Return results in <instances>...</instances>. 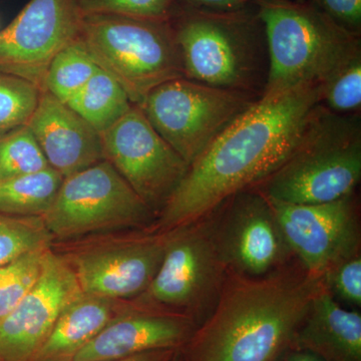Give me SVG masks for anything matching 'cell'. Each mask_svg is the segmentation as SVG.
Segmentation results:
<instances>
[{
    "label": "cell",
    "mask_w": 361,
    "mask_h": 361,
    "mask_svg": "<svg viewBox=\"0 0 361 361\" xmlns=\"http://www.w3.org/2000/svg\"><path fill=\"white\" fill-rule=\"evenodd\" d=\"M322 87L261 97L189 166L152 229L171 231L197 222L269 177L290 155L322 101Z\"/></svg>",
    "instance_id": "1"
},
{
    "label": "cell",
    "mask_w": 361,
    "mask_h": 361,
    "mask_svg": "<svg viewBox=\"0 0 361 361\" xmlns=\"http://www.w3.org/2000/svg\"><path fill=\"white\" fill-rule=\"evenodd\" d=\"M322 285L300 264L261 277L228 271L208 316L180 348L184 361H277Z\"/></svg>",
    "instance_id": "2"
},
{
    "label": "cell",
    "mask_w": 361,
    "mask_h": 361,
    "mask_svg": "<svg viewBox=\"0 0 361 361\" xmlns=\"http://www.w3.org/2000/svg\"><path fill=\"white\" fill-rule=\"evenodd\" d=\"M185 78L262 97L269 59L264 25L255 4L213 11L180 4L171 20Z\"/></svg>",
    "instance_id": "3"
},
{
    "label": "cell",
    "mask_w": 361,
    "mask_h": 361,
    "mask_svg": "<svg viewBox=\"0 0 361 361\" xmlns=\"http://www.w3.org/2000/svg\"><path fill=\"white\" fill-rule=\"evenodd\" d=\"M253 1L264 25L269 59L263 96L324 85L361 56L360 35L342 28L308 0Z\"/></svg>",
    "instance_id": "4"
},
{
    "label": "cell",
    "mask_w": 361,
    "mask_h": 361,
    "mask_svg": "<svg viewBox=\"0 0 361 361\" xmlns=\"http://www.w3.org/2000/svg\"><path fill=\"white\" fill-rule=\"evenodd\" d=\"M361 179V121L318 104L284 163L254 189L269 200L322 204L355 193Z\"/></svg>",
    "instance_id": "5"
},
{
    "label": "cell",
    "mask_w": 361,
    "mask_h": 361,
    "mask_svg": "<svg viewBox=\"0 0 361 361\" xmlns=\"http://www.w3.org/2000/svg\"><path fill=\"white\" fill-rule=\"evenodd\" d=\"M80 37L99 68L122 85L135 106H141L158 85L185 77L171 20L82 16Z\"/></svg>",
    "instance_id": "6"
},
{
    "label": "cell",
    "mask_w": 361,
    "mask_h": 361,
    "mask_svg": "<svg viewBox=\"0 0 361 361\" xmlns=\"http://www.w3.org/2000/svg\"><path fill=\"white\" fill-rule=\"evenodd\" d=\"M227 273L210 214L172 230L155 277L130 303L140 310L186 316L199 325L213 310Z\"/></svg>",
    "instance_id": "7"
},
{
    "label": "cell",
    "mask_w": 361,
    "mask_h": 361,
    "mask_svg": "<svg viewBox=\"0 0 361 361\" xmlns=\"http://www.w3.org/2000/svg\"><path fill=\"white\" fill-rule=\"evenodd\" d=\"M42 219L54 243L151 229L156 215L110 161L103 160L65 178Z\"/></svg>",
    "instance_id": "8"
},
{
    "label": "cell",
    "mask_w": 361,
    "mask_h": 361,
    "mask_svg": "<svg viewBox=\"0 0 361 361\" xmlns=\"http://www.w3.org/2000/svg\"><path fill=\"white\" fill-rule=\"evenodd\" d=\"M260 97L184 77L158 85L140 108L156 132L190 166Z\"/></svg>",
    "instance_id": "9"
},
{
    "label": "cell",
    "mask_w": 361,
    "mask_h": 361,
    "mask_svg": "<svg viewBox=\"0 0 361 361\" xmlns=\"http://www.w3.org/2000/svg\"><path fill=\"white\" fill-rule=\"evenodd\" d=\"M171 231L147 229L123 237H104L61 254L82 293L127 301L148 288L164 258Z\"/></svg>",
    "instance_id": "10"
},
{
    "label": "cell",
    "mask_w": 361,
    "mask_h": 361,
    "mask_svg": "<svg viewBox=\"0 0 361 361\" xmlns=\"http://www.w3.org/2000/svg\"><path fill=\"white\" fill-rule=\"evenodd\" d=\"M101 137L104 160L110 161L157 218L189 165L135 104Z\"/></svg>",
    "instance_id": "11"
},
{
    "label": "cell",
    "mask_w": 361,
    "mask_h": 361,
    "mask_svg": "<svg viewBox=\"0 0 361 361\" xmlns=\"http://www.w3.org/2000/svg\"><path fill=\"white\" fill-rule=\"evenodd\" d=\"M211 214L228 271L265 276L293 256L269 200L254 188L234 195Z\"/></svg>",
    "instance_id": "12"
},
{
    "label": "cell",
    "mask_w": 361,
    "mask_h": 361,
    "mask_svg": "<svg viewBox=\"0 0 361 361\" xmlns=\"http://www.w3.org/2000/svg\"><path fill=\"white\" fill-rule=\"evenodd\" d=\"M269 202L292 255L310 274L322 277L337 263L360 253L353 194L322 204Z\"/></svg>",
    "instance_id": "13"
},
{
    "label": "cell",
    "mask_w": 361,
    "mask_h": 361,
    "mask_svg": "<svg viewBox=\"0 0 361 361\" xmlns=\"http://www.w3.org/2000/svg\"><path fill=\"white\" fill-rule=\"evenodd\" d=\"M82 20L75 0H30L0 32V73L44 90L49 63L80 37Z\"/></svg>",
    "instance_id": "14"
},
{
    "label": "cell",
    "mask_w": 361,
    "mask_h": 361,
    "mask_svg": "<svg viewBox=\"0 0 361 361\" xmlns=\"http://www.w3.org/2000/svg\"><path fill=\"white\" fill-rule=\"evenodd\" d=\"M80 294L73 268L49 249L37 283L0 322V361H32L59 316Z\"/></svg>",
    "instance_id": "15"
},
{
    "label": "cell",
    "mask_w": 361,
    "mask_h": 361,
    "mask_svg": "<svg viewBox=\"0 0 361 361\" xmlns=\"http://www.w3.org/2000/svg\"><path fill=\"white\" fill-rule=\"evenodd\" d=\"M197 326L186 316L140 310L130 304L71 361H115L152 350L180 349Z\"/></svg>",
    "instance_id": "16"
},
{
    "label": "cell",
    "mask_w": 361,
    "mask_h": 361,
    "mask_svg": "<svg viewBox=\"0 0 361 361\" xmlns=\"http://www.w3.org/2000/svg\"><path fill=\"white\" fill-rule=\"evenodd\" d=\"M27 127L49 167L63 178L104 160L101 134L66 103L42 90Z\"/></svg>",
    "instance_id": "17"
},
{
    "label": "cell",
    "mask_w": 361,
    "mask_h": 361,
    "mask_svg": "<svg viewBox=\"0 0 361 361\" xmlns=\"http://www.w3.org/2000/svg\"><path fill=\"white\" fill-rule=\"evenodd\" d=\"M291 348L322 361H361V314L337 302L324 285L315 294Z\"/></svg>",
    "instance_id": "18"
},
{
    "label": "cell",
    "mask_w": 361,
    "mask_h": 361,
    "mask_svg": "<svg viewBox=\"0 0 361 361\" xmlns=\"http://www.w3.org/2000/svg\"><path fill=\"white\" fill-rule=\"evenodd\" d=\"M130 307L128 301L80 294L59 316L32 361H71L109 323Z\"/></svg>",
    "instance_id": "19"
},
{
    "label": "cell",
    "mask_w": 361,
    "mask_h": 361,
    "mask_svg": "<svg viewBox=\"0 0 361 361\" xmlns=\"http://www.w3.org/2000/svg\"><path fill=\"white\" fill-rule=\"evenodd\" d=\"M66 104L99 134L110 129L134 106L122 85L102 68Z\"/></svg>",
    "instance_id": "20"
},
{
    "label": "cell",
    "mask_w": 361,
    "mask_h": 361,
    "mask_svg": "<svg viewBox=\"0 0 361 361\" xmlns=\"http://www.w3.org/2000/svg\"><path fill=\"white\" fill-rule=\"evenodd\" d=\"M63 177L49 167L0 182V213L14 217H42L56 200Z\"/></svg>",
    "instance_id": "21"
},
{
    "label": "cell",
    "mask_w": 361,
    "mask_h": 361,
    "mask_svg": "<svg viewBox=\"0 0 361 361\" xmlns=\"http://www.w3.org/2000/svg\"><path fill=\"white\" fill-rule=\"evenodd\" d=\"M99 68L78 37L52 59L45 75L44 90L68 103Z\"/></svg>",
    "instance_id": "22"
},
{
    "label": "cell",
    "mask_w": 361,
    "mask_h": 361,
    "mask_svg": "<svg viewBox=\"0 0 361 361\" xmlns=\"http://www.w3.org/2000/svg\"><path fill=\"white\" fill-rule=\"evenodd\" d=\"M51 248L26 252L0 265V322L16 310L37 283Z\"/></svg>",
    "instance_id": "23"
},
{
    "label": "cell",
    "mask_w": 361,
    "mask_h": 361,
    "mask_svg": "<svg viewBox=\"0 0 361 361\" xmlns=\"http://www.w3.org/2000/svg\"><path fill=\"white\" fill-rule=\"evenodd\" d=\"M47 168L49 163L27 125L0 137V182Z\"/></svg>",
    "instance_id": "24"
},
{
    "label": "cell",
    "mask_w": 361,
    "mask_h": 361,
    "mask_svg": "<svg viewBox=\"0 0 361 361\" xmlns=\"http://www.w3.org/2000/svg\"><path fill=\"white\" fill-rule=\"evenodd\" d=\"M51 244L42 217H14L0 213V265Z\"/></svg>",
    "instance_id": "25"
},
{
    "label": "cell",
    "mask_w": 361,
    "mask_h": 361,
    "mask_svg": "<svg viewBox=\"0 0 361 361\" xmlns=\"http://www.w3.org/2000/svg\"><path fill=\"white\" fill-rule=\"evenodd\" d=\"M42 90L32 82L0 73V137L27 123Z\"/></svg>",
    "instance_id": "26"
},
{
    "label": "cell",
    "mask_w": 361,
    "mask_h": 361,
    "mask_svg": "<svg viewBox=\"0 0 361 361\" xmlns=\"http://www.w3.org/2000/svg\"><path fill=\"white\" fill-rule=\"evenodd\" d=\"M320 104L337 115L360 114L361 56L342 66L323 85Z\"/></svg>",
    "instance_id": "27"
},
{
    "label": "cell",
    "mask_w": 361,
    "mask_h": 361,
    "mask_svg": "<svg viewBox=\"0 0 361 361\" xmlns=\"http://www.w3.org/2000/svg\"><path fill=\"white\" fill-rule=\"evenodd\" d=\"M82 16L120 14L151 20H170L179 11L180 0H75Z\"/></svg>",
    "instance_id": "28"
},
{
    "label": "cell",
    "mask_w": 361,
    "mask_h": 361,
    "mask_svg": "<svg viewBox=\"0 0 361 361\" xmlns=\"http://www.w3.org/2000/svg\"><path fill=\"white\" fill-rule=\"evenodd\" d=\"M323 285L332 297L349 306H361L360 254L344 259L322 277Z\"/></svg>",
    "instance_id": "29"
},
{
    "label": "cell",
    "mask_w": 361,
    "mask_h": 361,
    "mask_svg": "<svg viewBox=\"0 0 361 361\" xmlns=\"http://www.w3.org/2000/svg\"><path fill=\"white\" fill-rule=\"evenodd\" d=\"M348 32L360 35L361 0H308Z\"/></svg>",
    "instance_id": "30"
},
{
    "label": "cell",
    "mask_w": 361,
    "mask_h": 361,
    "mask_svg": "<svg viewBox=\"0 0 361 361\" xmlns=\"http://www.w3.org/2000/svg\"><path fill=\"white\" fill-rule=\"evenodd\" d=\"M186 6L213 11H236L253 4V0H180Z\"/></svg>",
    "instance_id": "31"
},
{
    "label": "cell",
    "mask_w": 361,
    "mask_h": 361,
    "mask_svg": "<svg viewBox=\"0 0 361 361\" xmlns=\"http://www.w3.org/2000/svg\"><path fill=\"white\" fill-rule=\"evenodd\" d=\"M179 349H160V350H152L148 353H140V355L123 358V360L115 361H170L174 356L176 351Z\"/></svg>",
    "instance_id": "32"
},
{
    "label": "cell",
    "mask_w": 361,
    "mask_h": 361,
    "mask_svg": "<svg viewBox=\"0 0 361 361\" xmlns=\"http://www.w3.org/2000/svg\"><path fill=\"white\" fill-rule=\"evenodd\" d=\"M287 361H322L317 356L308 351L294 350L293 355L289 356Z\"/></svg>",
    "instance_id": "33"
},
{
    "label": "cell",
    "mask_w": 361,
    "mask_h": 361,
    "mask_svg": "<svg viewBox=\"0 0 361 361\" xmlns=\"http://www.w3.org/2000/svg\"><path fill=\"white\" fill-rule=\"evenodd\" d=\"M170 361H184V360H183L182 351H180V349L176 351L174 356H173L172 360Z\"/></svg>",
    "instance_id": "34"
},
{
    "label": "cell",
    "mask_w": 361,
    "mask_h": 361,
    "mask_svg": "<svg viewBox=\"0 0 361 361\" xmlns=\"http://www.w3.org/2000/svg\"><path fill=\"white\" fill-rule=\"evenodd\" d=\"M296 1H307V0H296Z\"/></svg>",
    "instance_id": "35"
}]
</instances>
